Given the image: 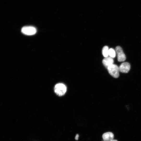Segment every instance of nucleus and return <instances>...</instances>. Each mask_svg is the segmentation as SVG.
Masks as SVG:
<instances>
[{"instance_id": "1", "label": "nucleus", "mask_w": 141, "mask_h": 141, "mask_svg": "<svg viewBox=\"0 0 141 141\" xmlns=\"http://www.w3.org/2000/svg\"><path fill=\"white\" fill-rule=\"evenodd\" d=\"M107 69L109 74L113 77L117 78L119 77V67L117 65L113 64L108 67Z\"/></svg>"}, {"instance_id": "2", "label": "nucleus", "mask_w": 141, "mask_h": 141, "mask_svg": "<svg viewBox=\"0 0 141 141\" xmlns=\"http://www.w3.org/2000/svg\"><path fill=\"white\" fill-rule=\"evenodd\" d=\"M66 87L64 84L60 83L56 84L54 87L55 93L59 96L64 95L66 92Z\"/></svg>"}, {"instance_id": "3", "label": "nucleus", "mask_w": 141, "mask_h": 141, "mask_svg": "<svg viewBox=\"0 0 141 141\" xmlns=\"http://www.w3.org/2000/svg\"><path fill=\"white\" fill-rule=\"evenodd\" d=\"M21 31L24 34L31 36L34 35L36 33L37 29L35 27L32 26H25L22 27Z\"/></svg>"}, {"instance_id": "4", "label": "nucleus", "mask_w": 141, "mask_h": 141, "mask_svg": "<svg viewBox=\"0 0 141 141\" xmlns=\"http://www.w3.org/2000/svg\"><path fill=\"white\" fill-rule=\"evenodd\" d=\"M115 51L117 55V59L119 62H123L126 59V56L122 48L119 46H117L115 48Z\"/></svg>"}, {"instance_id": "5", "label": "nucleus", "mask_w": 141, "mask_h": 141, "mask_svg": "<svg viewBox=\"0 0 141 141\" xmlns=\"http://www.w3.org/2000/svg\"><path fill=\"white\" fill-rule=\"evenodd\" d=\"M119 72L124 73H127L130 70L131 66L128 62H124L122 63L119 67Z\"/></svg>"}, {"instance_id": "6", "label": "nucleus", "mask_w": 141, "mask_h": 141, "mask_svg": "<svg viewBox=\"0 0 141 141\" xmlns=\"http://www.w3.org/2000/svg\"><path fill=\"white\" fill-rule=\"evenodd\" d=\"M114 60L113 58L110 57H105L102 60V63L104 66L107 68L113 64Z\"/></svg>"}, {"instance_id": "7", "label": "nucleus", "mask_w": 141, "mask_h": 141, "mask_svg": "<svg viewBox=\"0 0 141 141\" xmlns=\"http://www.w3.org/2000/svg\"><path fill=\"white\" fill-rule=\"evenodd\" d=\"M102 137L104 141H110L113 139L114 135L111 132H107L104 133L103 134Z\"/></svg>"}, {"instance_id": "8", "label": "nucleus", "mask_w": 141, "mask_h": 141, "mask_svg": "<svg viewBox=\"0 0 141 141\" xmlns=\"http://www.w3.org/2000/svg\"><path fill=\"white\" fill-rule=\"evenodd\" d=\"M109 50L108 47L107 46H105L103 48L102 50V54L105 57H108Z\"/></svg>"}, {"instance_id": "9", "label": "nucleus", "mask_w": 141, "mask_h": 141, "mask_svg": "<svg viewBox=\"0 0 141 141\" xmlns=\"http://www.w3.org/2000/svg\"><path fill=\"white\" fill-rule=\"evenodd\" d=\"M116 51L113 48H110L109 49L108 54L109 56L112 58H114L116 56Z\"/></svg>"}, {"instance_id": "10", "label": "nucleus", "mask_w": 141, "mask_h": 141, "mask_svg": "<svg viewBox=\"0 0 141 141\" xmlns=\"http://www.w3.org/2000/svg\"><path fill=\"white\" fill-rule=\"evenodd\" d=\"M79 137V134H77L75 136V139L76 140H78V139Z\"/></svg>"}, {"instance_id": "11", "label": "nucleus", "mask_w": 141, "mask_h": 141, "mask_svg": "<svg viewBox=\"0 0 141 141\" xmlns=\"http://www.w3.org/2000/svg\"><path fill=\"white\" fill-rule=\"evenodd\" d=\"M110 141H118V140H115V139H113Z\"/></svg>"}, {"instance_id": "12", "label": "nucleus", "mask_w": 141, "mask_h": 141, "mask_svg": "<svg viewBox=\"0 0 141 141\" xmlns=\"http://www.w3.org/2000/svg\"><path fill=\"white\" fill-rule=\"evenodd\" d=\"M102 141H104L103 140H102Z\"/></svg>"}]
</instances>
